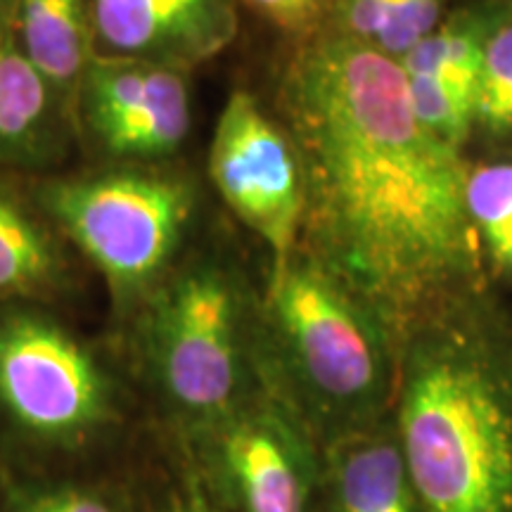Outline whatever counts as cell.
Segmentation results:
<instances>
[{
  "mask_svg": "<svg viewBox=\"0 0 512 512\" xmlns=\"http://www.w3.org/2000/svg\"><path fill=\"white\" fill-rule=\"evenodd\" d=\"M280 121L304 164L311 256L356 297L415 309L472 273L470 171L415 119L399 60L318 38L287 64Z\"/></svg>",
  "mask_w": 512,
  "mask_h": 512,
  "instance_id": "cell-1",
  "label": "cell"
},
{
  "mask_svg": "<svg viewBox=\"0 0 512 512\" xmlns=\"http://www.w3.org/2000/svg\"><path fill=\"white\" fill-rule=\"evenodd\" d=\"M152 425L117 337L57 306L0 304V470L117 467Z\"/></svg>",
  "mask_w": 512,
  "mask_h": 512,
  "instance_id": "cell-2",
  "label": "cell"
},
{
  "mask_svg": "<svg viewBox=\"0 0 512 512\" xmlns=\"http://www.w3.org/2000/svg\"><path fill=\"white\" fill-rule=\"evenodd\" d=\"M112 335L152 422L166 432L219 420L266 387L259 299L216 254L185 249Z\"/></svg>",
  "mask_w": 512,
  "mask_h": 512,
  "instance_id": "cell-3",
  "label": "cell"
},
{
  "mask_svg": "<svg viewBox=\"0 0 512 512\" xmlns=\"http://www.w3.org/2000/svg\"><path fill=\"white\" fill-rule=\"evenodd\" d=\"M110 304L112 332L188 249L200 209L197 178L171 164H83L24 178Z\"/></svg>",
  "mask_w": 512,
  "mask_h": 512,
  "instance_id": "cell-4",
  "label": "cell"
},
{
  "mask_svg": "<svg viewBox=\"0 0 512 512\" xmlns=\"http://www.w3.org/2000/svg\"><path fill=\"white\" fill-rule=\"evenodd\" d=\"M259 368L309 430L366 411L387 382L375 323L356 294L302 249L259 297Z\"/></svg>",
  "mask_w": 512,
  "mask_h": 512,
  "instance_id": "cell-5",
  "label": "cell"
},
{
  "mask_svg": "<svg viewBox=\"0 0 512 512\" xmlns=\"http://www.w3.org/2000/svg\"><path fill=\"white\" fill-rule=\"evenodd\" d=\"M399 425L420 512H512V420L475 356L415 354Z\"/></svg>",
  "mask_w": 512,
  "mask_h": 512,
  "instance_id": "cell-6",
  "label": "cell"
},
{
  "mask_svg": "<svg viewBox=\"0 0 512 512\" xmlns=\"http://www.w3.org/2000/svg\"><path fill=\"white\" fill-rule=\"evenodd\" d=\"M166 434L226 512H316L323 465L311 430L268 387L219 420Z\"/></svg>",
  "mask_w": 512,
  "mask_h": 512,
  "instance_id": "cell-7",
  "label": "cell"
},
{
  "mask_svg": "<svg viewBox=\"0 0 512 512\" xmlns=\"http://www.w3.org/2000/svg\"><path fill=\"white\" fill-rule=\"evenodd\" d=\"M207 174L235 219L266 245V283L280 278L306 228L304 164L283 121L245 88L230 93L219 114Z\"/></svg>",
  "mask_w": 512,
  "mask_h": 512,
  "instance_id": "cell-8",
  "label": "cell"
},
{
  "mask_svg": "<svg viewBox=\"0 0 512 512\" xmlns=\"http://www.w3.org/2000/svg\"><path fill=\"white\" fill-rule=\"evenodd\" d=\"M190 72L93 57L74 95L83 164L178 162L192 131Z\"/></svg>",
  "mask_w": 512,
  "mask_h": 512,
  "instance_id": "cell-9",
  "label": "cell"
},
{
  "mask_svg": "<svg viewBox=\"0 0 512 512\" xmlns=\"http://www.w3.org/2000/svg\"><path fill=\"white\" fill-rule=\"evenodd\" d=\"M95 57L195 69L238 34L233 0H91Z\"/></svg>",
  "mask_w": 512,
  "mask_h": 512,
  "instance_id": "cell-10",
  "label": "cell"
},
{
  "mask_svg": "<svg viewBox=\"0 0 512 512\" xmlns=\"http://www.w3.org/2000/svg\"><path fill=\"white\" fill-rule=\"evenodd\" d=\"M88 275L27 181L0 174V304L34 302L74 313Z\"/></svg>",
  "mask_w": 512,
  "mask_h": 512,
  "instance_id": "cell-11",
  "label": "cell"
},
{
  "mask_svg": "<svg viewBox=\"0 0 512 512\" xmlns=\"http://www.w3.org/2000/svg\"><path fill=\"white\" fill-rule=\"evenodd\" d=\"M76 155L72 107L12 41L0 50V174L50 176Z\"/></svg>",
  "mask_w": 512,
  "mask_h": 512,
  "instance_id": "cell-12",
  "label": "cell"
},
{
  "mask_svg": "<svg viewBox=\"0 0 512 512\" xmlns=\"http://www.w3.org/2000/svg\"><path fill=\"white\" fill-rule=\"evenodd\" d=\"M325 479L337 512H420L399 441L349 432L332 441Z\"/></svg>",
  "mask_w": 512,
  "mask_h": 512,
  "instance_id": "cell-13",
  "label": "cell"
},
{
  "mask_svg": "<svg viewBox=\"0 0 512 512\" xmlns=\"http://www.w3.org/2000/svg\"><path fill=\"white\" fill-rule=\"evenodd\" d=\"M15 46L72 107L93 62L91 0H17Z\"/></svg>",
  "mask_w": 512,
  "mask_h": 512,
  "instance_id": "cell-14",
  "label": "cell"
},
{
  "mask_svg": "<svg viewBox=\"0 0 512 512\" xmlns=\"http://www.w3.org/2000/svg\"><path fill=\"white\" fill-rule=\"evenodd\" d=\"M128 460L102 470L48 475L0 470L3 512H131Z\"/></svg>",
  "mask_w": 512,
  "mask_h": 512,
  "instance_id": "cell-15",
  "label": "cell"
},
{
  "mask_svg": "<svg viewBox=\"0 0 512 512\" xmlns=\"http://www.w3.org/2000/svg\"><path fill=\"white\" fill-rule=\"evenodd\" d=\"M131 512H226L195 475L171 434L152 425L128 460Z\"/></svg>",
  "mask_w": 512,
  "mask_h": 512,
  "instance_id": "cell-16",
  "label": "cell"
},
{
  "mask_svg": "<svg viewBox=\"0 0 512 512\" xmlns=\"http://www.w3.org/2000/svg\"><path fill=\"white\" fill-rule=\"evenodd\" d=\"M484 46L486 41L475 27H446L422 38L418 46L401 57L399 64L406 74L434 76L477 93Z\"/></svg>",
  "mask_w": 512,
  "mask_h": 512,
  "instance_id": "cell-17",
  "label": "cell"
},
{
  "mask_svg": "<svg viewBox=\"0 0 512 512\" xmlns=\"http://www.w3.org/2000/svg\"><path fill=\"white\" fill-rule=\"evenodd\" d=\"M467 211L491 259L512 271V164L472 171L467 178Z\"/></svg>",
  "mask_w": 512,
  "mask_h": 512,
  "instance_id": "cell-18",
  "label": "cell"
},
{
  "mask_svg": "<svg viewBox=\"0 0 512 512\" xmlns=\"http://www.w3.org/2000/svg\"><path fill=\"white\" fill-rule=\"evenodd\" d=\"M406 86L415 119L441 143L460 150L475 124L477 93L422 74H406Z\"/></svg>",
  "mask_w": 512,
  "mask_h": 512,
  "instance_id": "cell-19",
  "label": "cell"
},
{
  "mask_svg": "<svg viewBox=\"0 0 512 512\" xmlns=\"http://www.w3.org/2000/svg\"><path fill=\"white\" fill-rule=\"evenodd\" d=\"M475 119L491 133H512V27L486 38Z\"/></svg>",
  "mask_w": 512,
  "mask_h": 512,
  "instance_id": "cell-20",
  "label": "cell"
},
{
  "mask_svg": "<svg viewBox=\"0 0 512 512\" xmlns=\"http://www.w3.org/2000/svg\"><path fill=\"white\" fill-rule=\"evenodd\" d=\"M439 0H394L375 48L389 57H403L437 27Z\"/></svg>",
  "mask_w": 512,
  "mask_h": 512,
  "instance_id": "cell-21",
  "label": "cell"
},
{
  "mask_svg": "<svg viewBox=\"0 0 512 512\" xmlns=\"http://www.w3.org/2000/svg\"><path fill=\"white\" fill-rule=\"evenodd\" d=\"M249 10L285 34H304L318 22L328 0H242Z\"/></svg>",
  "mask_w": 512,
  "mask_h": 512,
  "instance_id": "cell-22",
  "label": "cell"
},
{
  "mask_svg": "<svg viewBox=\"0 0 512 512\" xmlns=\"http://www.w3.org/2000/svg\"><path fill=\"white\" fill-rule=\"evenodd\" d=\"M392 5L394 0H347L344 17H347L351 38L375 46L384 24H387L389 12H392Z\"/></svg>",
  "mask_w": 512,
  "mask_h": 512,
  "instance_id": "cell-23",
  "label": "cell"
},
{
  "mask_svg": "<svg viewBox=\"0 0 512 512\" xmlns=\"http://www.w3.org/2000/svg\"><path fill=\"white\" fill-rule=\"evenodd\" d=\"M15 12L17 0H0V50L15 41Z\"/></svg>",
  "mask_w": 512,
  "mask_h": 512,
  "instance_id": "cell-24",
  "label": "cell"
},
{
  "mask_svg": "<svg viewBox=\"0 0 512 512\" xmlns=\"http://www.w3.org/2000/svg\"><path fill=\"white\" fill-rule=\"evenodd\" d=\"M0 512H3V501H0Z\"/></svg>",
  "mask_w": 512,
  "mask_h": 512,
  "instance_id": "cell-25",
  "label": "cell"
}]
</instances>
